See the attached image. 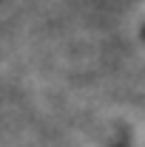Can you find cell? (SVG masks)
<instances>
[{
    "label": "cell",
    "mask_w": 145,
    "mask_h": 147,
    "mask_svg": "<svg viewBox=\"0 0 145 147\" xmlns=\"http://www.w3.org/2000/svg\"><path fill=\"white\" fill-rule=\"evenodd\" d=\"M111 147H128V139H120V142H114Z\"/></svg>",
    "instance_id": "obj_1"
},
{
    "label": "cell",
    "mask_w": 145,
    "mask_h": 147,
    "mask_svg": "<svg viewBox=\"0 0 145 147\" xmlns=\"http://www.w3.org/2000/svg\"><path fill=\"white\" fill-rule=\"evenodd\" d=\"M142 37H145V28H142Z\"/></svg>",
    "instance_id": "obj_2"
}]
</instances>
